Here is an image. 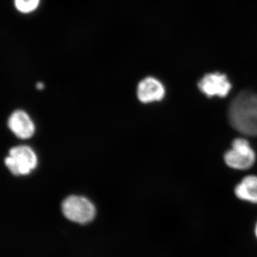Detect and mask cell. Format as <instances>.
<instances>
[{
	"mask_svg": "<svg viewBox=\"0 0 257 257\" xmlns=\"http://www.w3.org/2000/svg\"><path fill=\"white\" fill-rule=\"evenodd\" d=\"M228 116L235 130L248 136H257L256 93H239L231 101Z\"/></svg>",
	"mask_w": 257,
	"mask_h": 257,
	"instance_id": "1",
	"label": "cell"
},
{
	"mask_svg": "<svg viewBox=\"0 0 257 257\" xmlns=\"http://www.w3.org/2000/svg\"><path fill=\"white\" fill-rule=\"evenodd\" d=\"M5 163L13 175L27 176L36 169L38 158L31 147L20 145L10 149Z\"/></svg>",
	"mask_w": 257,
	"mask_h": 257,
	"instance_id": "2",
	"label": "cell"
},
{
	"mask_svg": "<svg viewBox=\"0 0 257 257\" xmlns=\"http://www.w3.org/2000/svg\"><path fill=\"white\" fill-rule=\"evenodd\" d=\"M62 211L67 219L78 224H87L94 219L96 208L87 198L83 196L71 195L62 204Z\"/></svg>",
	"mask_w": 257,
	"mask_h": 257,
	"instance_id": "3",
	"label": "cell"
},
{
	"mask_svg": "<svg viewBox=\"0 0 257 257\" xmlns=\"http://www.w3.org/2000/svg\"><path fill=\"white\" fill-rule=\"evenodd\" d=\"M225 163L235 170H244L252 167L256 160V155L247 140L235 139L232 147L224 155Z\"/></svg>",
	"mask_w": 257,
	"mask_h": 257,
	"instance_id": "4",
	"label": "cell"
},
{
	"mask_svg": "<svg viewBox=\"0 0 257 257\" xmlns=\"http://www.w3.org/2000/svg\"><path fill=\"white\" fill-rule=\"evenodd\" d=\"M199 90L209 97L218 96L225 97L231 89V84L224 74L211 73L206 74L199 83Z\"/></svg>",
	"mask_w": 257,
	"mask_h": 257,
	"instance_id": "5",
	"label": "cell"
},
{
	"mask_svg": "<svg viewBox=\"0 0 257 257\" xmlns=\"http://www.w3.org/2000/svg\"><path fill=\"white\" fill-rule=\"evenodd\" d=\"M8 127L17 138L22 140L31 138L35 133V124L30 115L22 109H17L10 115Z\"/></svg>",
	"mask_w": 257,
	"mask_h": 257,
	"instance_id": "6",
	"label": "cell"
},
{
	"mask_svg": "<svg viewBox=\"0 0 257 257\" xmlns=\"http://www.w3.org/2000/svg\"><path fill=\"white\" fill-rule=\"evenodd\" d=\"M165 92L162 83L152 77H147L139 83L137 91L139 100L145 104L162 100Z\"/></svg>",
	"mask_w": 257,
	"mask_h": 257,
	"instance_id": "7",
	"label": "cell"
},
{
	"mask_svg": "<svg viewBox=\"0 0 257 257\" xmlns=\"http://www.w3.org/2000/svg\"><path fill=\"white\" fill-rule=\"evenodd\" d=\"M235 194L241 200L257 204V177L247 176L235 187Z\"/></svg>",
	"mask_w": 257,
	"mask_h": 257,
	"instance_id": "8",
	"label": "cell"
},
{
	"mask_svg": "<svg viewBox=\"0 0 257 257\" xmlns=\"http://www.w3.org/2000/svg\"><path fill=\"white\" fill-rule=\"evenodd\" d=\"M40 0H15V5L19 11L30 13L35 11L40 5Z\"/></svg>",
	"mask_w": 257,
	"mask_h": 257,
	"instance_id": "9",
	"label": "cell"
},
{
	"mask_svg": "<svg viewBox=\"0 0 257 257\" xmlns=\"http://www.w3.org/2000/svg\"><path fill=\"white\" fill-rule=\"evenodd\" d=\"M44 87H45V86H44V84L42 82H38L36 85L37 89H38L39 90H42Z\"/></svg>",
	"mask_w": 257,
	"mask_h": 257,
	"instance_id": "10",
	"label": "cell"
},
{
	"mask_svg": "<svg viewBox=\"0 0 257 257\" xmlns=\"http://www.w3.org/2000/svg\"><path fill=\"white\" fill-rule=\"evenodd\" d=\"M254 234H255V236H256V238L257 239V222L256 224V226H255V228H254Z\"/></svg>",
	"mask_w": 257,
	"mask_h": 257,
	"instance_id": "11",
	"label": "cell"
}]
</instances>
